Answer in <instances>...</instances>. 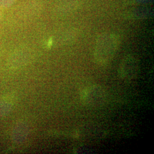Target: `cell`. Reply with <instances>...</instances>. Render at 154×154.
<instances>
[{
	"label": "cell",
	"mask_w": 154,
	"mask_h": 154,
	"mask_svg": "<svg viewBox=\"0 0 154 154\" xmlns=\"http://www.w3.org/2000/svg\"><path fill=\"white\" fill-rule=\"evenodd\" d=\"M118 41L114 35L106 34L98 38L94 53L96 62L100 65L109 63L116 54Z\"/></svg>",
	"instance_id": "obj_1"
},
{
	"label": "cell",
	"mask_w": 154,
	"mask_h": 154,
	"mask_svg": "<svg viewBox=\"0 0 154 154\" xmlns=\"http://www.w3.org/2000/svg\"><path fill=\"white\" fill-rule=\"evenodd\" d=\"M106 94L104 89L98 85H93L84 89L81 94V99L85 105L98 106L106 100Z\"/></svg>",
	"instance_id": "obj_2"
},
{
	"label": "cell",
	"mask_w": 154,
	"mask_h": 154,
	"mask_svg": "<svg viewBox=\"0 0 154 154\" xmlns=\"http://www.w3.org/2000/svg\"><path fill=\"white\" fill-rule=\"evenodd\" d=\"M139 69L138 61L133 57H127L122 61L119 66V75L124 79H132L138 75Z\"/></svg>",
	"instance_id": "obj_3"
}]
</instances>
